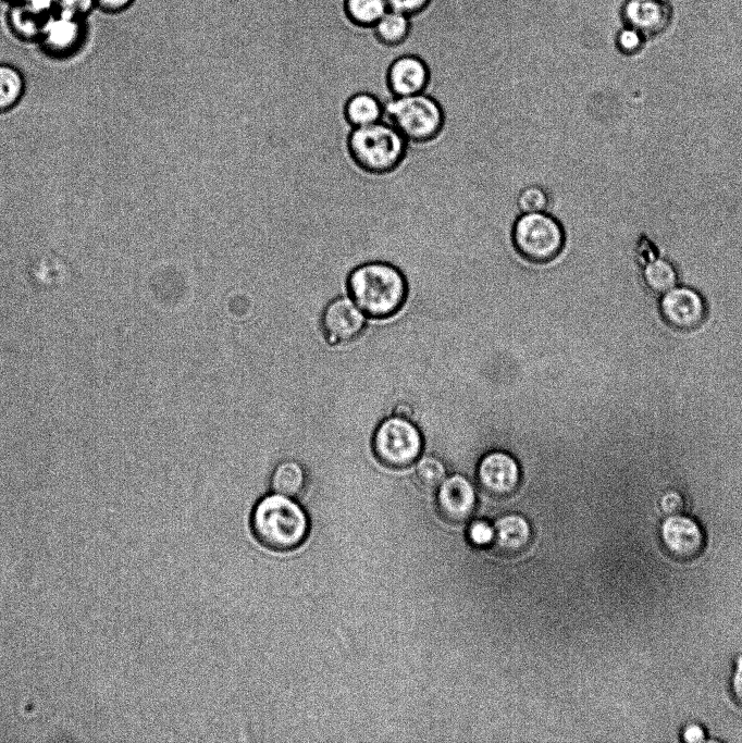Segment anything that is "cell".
<instances>
[{"label":"cell","instance_id":"cell-29","mask_svg":"<svg viewBox=\"0 0 742 743\" xmlns=\"http://www.w3.org/2000/svg\"><path fill=\"white\" fill-rule=\"evenodd\" d=\"M730 691L735 704L742 708V655L738 656L734 660L730 679Z\"/></svg>","mask_w":742,"mask_h":743},{"label":"cell","instance_id":"cell-22","mask_svg":"<svg viewBox=\"0 0 742 743\" xmlns=\"http://www.w3.org/2000/svg\"><path fill=\"white\" fill-rule=\"evenodd\" d=\"M515 203L519 213L549 212L552 198L544 186L532 183L518 191Z\"/></svg>","mask_w":742,"mask_h":743},{"label":"cell","instance_id":"cell-17","mask_svg":"<svg viewBox=\"0 0 742 743\" xmlns=\"http://www.w3.org/2000/svg\"><path fill=\"white\" fill-rule=\"evenodd\" d=\"M308 473L305 466L296 459L277 462L270 475V486L274 493L296 498L306 490Z\"/></svg>","mask_w":742,"mask_h":743},{"label":"cell","instance_id":"cell-19","mask_svg":"<svg viewBox=\"0 0 742 743\" xmlns=\"http://www.w3.org/2000/svg\"><path fill=\"white\" fill-rule=\"evenodd\" d=\"M679 269L668 256H658L642 265V278L646 287L663 295L679 284Z\"/></svg>","mask_w":742,"mask_h":743},{"label":"cell","instance_id":"cell-18","mask_svg":"<svg viewBox=\"0 0 742 743\" xmlns=\"http://www.w3.org/2000/svg\"><path fill=\"white\" fill-rule=\"evenodd\" d=\"M383 112L382 100L376 95L364 90L353 94L344 107V116L353 128L382 121Z\"/></svg>","mask_w":742,"mask_h":743},{"label":"cell","instance_id":"cell-28","mask_svg":"<svg viewBox=\"0 0 742 743\" xmlns=\"http://www.w3.org/2000/svg\"><path fill=\"white\" fill-rule=\"evenodd\" d=\"M468 533L470 542L477 546L491 544L494 540V528L485 521L477 520L472 522Z\"/></svg>","mask_w":742,"mask_h":743},{"label":"cell","instance_id":"cell-3","mask_svg":"<svg viewBox=\"0 0 742 743\" xmlns=\"http://www.w3.org/2000/svg\"><path fill=\"white\" fill-rule=\"evenodd\" d=\"M409 143L388 123L355 127L348 135L347 150L356 166L368 175L395 172L406 159Z\"/></svg>","mask_w":742,"mask_h":743},{"label":"cell","instance_id":"cell-2","mask_svg":"<svg viewBox=\"0 0 742 743\" xmlns=\"http://www.w3.org/2000/svg\"><path fill=\"white\" fill-rule=\"evenodd\" d=\"M251 530L263 547L286 553L305 543L310 533V519L294 498L273 492L256 504Z\"/></svg>","mask_w":742,"mask_h":743},{"label":"cell","instance_id":"cell-31","mask_svg":"<svg viewBox=\"0 0 742 743\" xmlns=\"http://www.w3.org/2000/svg\"><path fill=\"white\" fill-rule=\"evenodd\" d=\"M136 0H96V5L103 13L118 14L131 9Z\"/></svg>","mask_w":742,"mask_h":743},{"label":"cell","instance_id":"cell-12","mask_svg":"<svg viewBox=\"0 0 742 743\" xmlns=\"http://www.w3.org/2000/svg\"><path fill=\"white\" fill-rule=\"evenodd\" d=\"M672 15L667 0H626L620 9L623 24L638 29L648 41L667 30Z\"/></svg>","mask_w":742,"mask_h":743},{"label":"cell","instance_id":"cell-7","mask_svg":"<svg viewBox=\"0 0 742 743\" xmlns=\"http://www.w3.org/2000/svg\"><path fill=\"white\" fill-rule=\"evenodd\" d=\"M86 38V18L54 11L46 18L37 44L47 57L63 60L78 52Z\"/></svg>","mask_w":742,"mask_h":743},{"label":"cell","instance_id":"cell-8","mask_svg":"<svg viewBox=\"0 0 742 743\" xmlns=\"http://www.w3.org/2000/svg\"><path fill=\"white\" fill-rule=\"evenodd\" d=\"M658 536L666 553L680 561L697 558L706 546L703 527L682 512L666 516L659 525Z\"/></svg>","mask_w":742,"mask_h":743},{"label":"cell","instance_id":"cell-34","mask_svg":"<svg viewBox=\"0 0 742 743\" xmlns=\"http://www.w3.org/2000/svg\"><path fill=\"white\" fill-rule=\"evenodd\" d=\"M7 2L8 4H14V3H22L24 0H2Z\"/></svg>","mask_w":742,"mask_h":743},{"label":"cell","instance_id":"cell-32","mask_svg":"<svg viewBox=\"0 0 742 743\" xmlns=\"http://www.w3.org/2000/svg\"><path fill=\"white\" fill-rule=\"evenodd\" d=\"M681 740L689 743L705 741L706 731L700 723H688L681 730Z\"/></svg>","mask_w":742,"mask_h":743},{"label":"cell","instance_id":"cell-15","mask_svg":"<svg viewBox=\"0 0 742 743\" xmlns=\"http://www.w3.org/2000/svg\"><path fill=\"white\" fill-rule=\"evenodd\" d=\"M531 527L520 515H506L499 518L494 527V548L505 556L522 553L530 544Z\"/></svg>","mask_w":742,"mask_h":743},{"label":"cell","instance_id":"cell-6","mask_svg":"<svg viewBox=\"0 0 742 743\" xmlns=\"http://www.w3.org/2000/svg\"><path fill=\"white\" fill-rule=\"evenodd\" d=\"M422 446L419 429L408 419L398 416L383 420L372 438L376 459L389 468H404L413 463L419 458Z\"/></svg>","mask_w":742,"mask_h":743},{"label":"cell","instance_id":"cell-1","mask_svg":"<svg viewBox=\"0 0 742 743\" xmlns=\"http://www.w3.org/2000/svg\"><path fill=\"white\" fill-rule=\"evenodd\" d=\"M349 297L366 315L383 319L405 304L409 283L400 268L385 260H367L348 274Z\"/></svg>","mask_w":742,"mask_h":743},{"label":"cell","instance_id":"cell-14","mask_svg":"<svg viewBox=\"0 0 742 743\" xmlns=\"http://www.w3.org/2000/svg\"><path fill=\"white\" fill-rule=\"evenodd\" d=\"M429 82L428 65L416 55L406 54L397 58L387 71V88L393 97L425 92Z\"/></svg>","mask_w":742,"mask_h":743},{"label":"cell","instance_id":"cell-33","mask_svg":"<svg viewBox=\"0 0 742 743\" xmlns=\"http://www.w3.org/2000/svg\"><path fill=\"white\" fill-rule=\"evenodd\" d=\"M394 413L395 416L408 419L412 413V409L408 404L403 403L395 407Z\"/></svg>","mask_w":742,"mask_h":743},{"label":"cell","instance_id":"cell-23","mask_svg":"<svg viewBox=\"0 0 742 743\" xmlns=\"http://www.w3.org/2000/svg\"><path fill=\"white\" fill-rule=\"evenodd\" d=\"M350 18L361 25H374L388 10L386 0H346Z\"/></svg>","mask_w":742,"mask_h":743},{"label":"cell","instance_id":"cell-25","mask_svg":"<svg viewBox=\"0 0 742 743\" xmlns=\"http://www.w3.org/2000/svg\"><path fill=\"white\" fill-rule=\"evenodd\" d=\"M647 39L638 29L624 25L617 30L614 36V46L618 52L623 55H634L641 52L646 44Z\"/></svg>","mask_w":742,"mask_h":743},{"label":"cell","instance_id":"cell-24","mask_svg":"<svg viewBox=\"0 0 742 743\" xmlns=\"http://www.w3.org/2000/svg\"><path fill=\"white\" fill-rule=\"evenodd\" d=\"M446 475V469L441 459L434 456L422 457L416 467V478L420 486L426 490L438 487Z\"/></svg>","mask_w":742,"mask_h":743},{"label":"cell","instance_id":"cell-13","mask_svg":"<svg viewBox=\"0 0 742 743\" xmlns=\"http://www.w3.org/2000/svg\"><path fill=\"white\" fill-rule=\"evenodd\" d=\"M441 516L450 523H462L473 513L475 492L471 482L461 474L445 478L436 495Z\"/></svg>","mask_w":742,"mask_h":743},{"label":"cell","instance_id":"cell-26","mask_svg":"<svg viewBox=\"0 0 742 743\" xmlns=\"http://www.w3.org/2000/svg\"><path fill=\"white\" fill-rule=\"evenodd\" d=\"M96 8V0H57L54 11L86 18Z\"/></svg>","mask_w":742,"mask_h":743},{"label":"cell","instance_id":"cell-21","mask_svg":"<svg viewBox=\"0 0 742 743\" xmlns=\"http://www.w3.org/2000/svg\"><path fill=\"white\" fill-rule=\"evenodd\" d=\"M409 16L405 13L387 10L374 24L378 37L387 45H397L405 39L409 30Z\"/></svg>","mask_w":742,"mask_h":743},{"label":"cell","instance_id":"cell-27","mask_svg":"<svg viewBox=\"0 0 742 743\" xmlns=\"http://www.w3.org/2000/svg\"><path fill=\"white\" fill-rule=\"evenodd\" d=\"M658 506L666 516L681 513L685 508V498L680 492L668 490L659 497Z\"/></svg>","mask_w":742,"mask_h":743},{"label":"cell","instance_id":"cell-9","mask_svg":"<svg viewBox=\"0 0 742 743\" xmlns=\"http://www.w3.org/2000/svg\"><path fill=\"white\" fill-rule=\"evenodd\" d=\"M659 311L668 325L688 331L704 321L706 304L698 290L678 284L660 296Z\"/></svg>","mask_w":742,"mask_h":743},{"label":"cell","instance_id":"cell-11","mask_svg":"<svg viewBox=\"0 0 742 743\" xmlns=\"http://www.w3.org/2000/svg\"><path fill=\"white\" fill-rule=\"evenodd\" d=\"M480 486L494 497L511 495L519 486L521 472L518 462L506 451L493 450L484 455L477 468Z\"/></svg>","mask_w":742,"mask_h":743},{"label":"cell","instance_id":"cell-16","mask_svg":"<svg viewBox=\"0 0 742 743\" xmlns=\"http://www.w3.org/2000/svg\"><path fill=\"white\" fill-rule=\"evenodd\" d=\"M48 16L35 12L23 3H14L9 4L5 12V24L10 34L17 40L37 44Z\"/></svg>","mask_w":742,"mask_h":743},{"label":"cell","instance_id":"cell-30","mask_svg":"<svg viewBox=\"0 0 742 743\" xmlns=\"http://www.w3.org/2000/svg\"><path fill=\"white\" fill-rule=\"evenodd\" d=\"M429 0H386L388 10L398 11L407 15L421 10Z\"/></svg>","mask_w":742,"mask_h":743},{"label":"cell","instance_id":"cell-4","mask_svg":"<svg viewBox=\"0 0 742 743\" xmlns=\"http://www.w3.org/2000/svg\"><path fill=\"white\" fill-rule=\"evenodd\" d=\"M510 239L517 256L533 267L558 262L567 247L564 225L548 211L519 213L512 223Z\"/></svg>","mask_w":742,"mask_h":743},{"label":"cell","instance_id":"cell-5","mask_svg":"<svg viewBox=\"0 0 742 743\" xmlns=\"http://www.w3.org/2000/svg\"><path fill=\"white\" fill-rule=\"evenodd\" d=\"M383 121L392 125L409 144L424 145L441 135L445 114L440 102L421 92L393 97L384 104Z\"/></svg>","mask_w":742,"mask_h":743},{"label":"cell","instance_id":"cell-20","mask_svg":"<svg viewBox=\"0 0 742 743\" xmlns=\"http://www.w3.org/2000/svg\"><path fill=\"white\" fill-rule=\"evenodd\" d=\"M25 88L22 73L14 66L0 63V113L13 108Z\"/></svg>","mask_w":742,"mask_h":743},{"label":"cell","instance_id":"cell-10","mask_svg":"<svg viewBox=\"0 0 742 743\" xmlns=\"http://www.w3.org/2000/svg\"><path fill=\"white\" fill-rule=\"evenodd\" d=\"M366 325V314L349 296L332 299L324 308L321 327L329 343L347 344L356 339Z\"/></svg>","mask_w":742,"mask_h":743}]
</instances>
